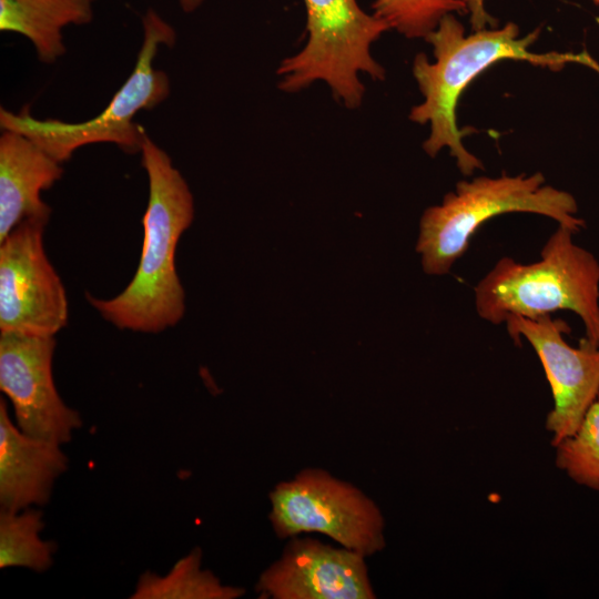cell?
Here are the masks:
<instances>
[{"mask_svg": "<svg viewBox=\"0 0 599 599\" xmlns=\"http://www.w3.org/2000/svg\"><path fill=\"white\" fill-rule=\"evenodd\" d=\"M541 28L520 37L519 27L507 22L501 28H485L465 34L463 23L455 14L445 16L436 29L425 39L432 47L435 61L424 53L413 61V74L423 101L413 106L409 120L429 123L430 133L424 142V151L432 158L448 148L464 175L483 170L481 161L463 144L464 134L456 122V106L466 87L486 69L501 60L527 61L554 71L567 63H580L599 73V63L588 52H532L530 47Z\"/></svg>", "mask_w": 599, "mask_h": 599, "instance_id": "cell-1", "label": "cell"}, {"mask_svg": "<svg viewBox=\"0 0 599 599\" xmlns=\"http://www.w3.org/2000/svg\"><path fill=\"white\" fill-rule=\"evenodd\" d=\"M142 166L149 182L142 220L143 245L129 285L110 300L87 294L89 303L120 329L160 333L183 317L185 296L175 268V250L193 222L192 192L169 154L144 134Z\"/></svg>", "mask_w": 599, "mask_h": 599, "instance_id": "cell-2", "label": "cell"}, {"mask_svg": "<svg viewBox=\"0 0 599 599\" xmlns=\"http://www.w3.org/2000/svg\"><path fill=\"white\" fill-rule=\"evenodd\" d=\"M572 234L559 225L535 263L501 257L475 287L479 316L501 324L509 315L534 319L572 311L583 322L585 339L599 347V263Z\"/></svg>", "mask_w": 599, "mask_h": 599, "instance_id": "cell-3", "label": "cell"}, {"mask_svg": "<svg viewBox=\"0 0 599 599\" xmlns=\"http://www.w3.org/2000/svg\"><path fill=\"white\" fill-rule=\"evenodd\" d=\"M527 212L551 217L573 233L585 226L575 197L545 184L540 173L502 174L460 181L441 204L424 211L416 251L425 273L447 274L467 251L475 232L488 220L505 213Z\"/></svg>", "mask_w": 599, "mask_h": 599, "instance_id": "cell-4", "label": "cell"}, {"mask_svg": "<svg viewBox=\"0 0 599 599\" xmlns=\"http://www.w3.org/2000/svg\"><path fill=\"white\" fill-rule=\"evenodd\" d=\"M143 42L131 74L105 109L84 122L35 119L26 105L18 113L0 109V126L26 135L50 156L62 163L80 149L94 143H112L129 154L141 152L146 131L134 116L152 110L170 94L165 72L153 67L161 45L171 48L175 31L159 13L149 9L142 19Z\"/></svg>", "mask_w": 599, "mask_h": 599, "instance_id": "cell-5", "label": "cell"}, {"mask_svg": "<svg viewBox=\"0 0 599 599\" xmlns=\"http://www.w3.org/2000/svg\"><path fill=\"white\" fill-rule=\"evenodd\" d=\"M304 4L307 39L301 51L277 68L278 88L295 93L323 81L337 102L358 108L365 94L359 73L385 79L370 48L390 28L356 0H304Z\"/></svg>", "mask_w": 599, "mask_h": 599, "instance_id": "cell-6", "label": "cell"}, {"mask_svg": "<svg viewBox=\"0 0 599 599\" xmlns=\"http://www.w3.org/2000/svg\"><path fill=\"white\" fill-rule=\"evenodd\" d=\"M270 501L268 517L278 538L319 532L364 557L386 546L379 507L361 489L324 469L306 468L280 481Z\"/></svg>", "mask_w": 599, "mask_h": 599, "instance_id": "cell-7", "label": "cell"}, {"mask_svg": "<svg viewBox=\"0 0 599 599\" xmlns=\"http://www.w3.org/2000/svg\"><path fill=\"white\" fill-rule=\"evenodd\" d=\"M47 221L29 219L0 242V332L54 336L68 323L61 278L43 247Z\"/></svg>", "mask_w": 599, "mask_h": 599, "instance_id": "cell-8", "label": "cell"}, {"mask_svg": "<svg viewBox=\"0 0 599 599\" xmlns=\"http://www.w3.org/2000/svg\"><path fill=\"white\" fill-rule=\"evenodd\" d=\"M505 323L514 342L519 345L520 337L526 338L544 366L554 398L546 428L555 446L577 432L599 395V347L585 338L577 348L570 346L564 338L569 325L550 315H509Z\"/></svg>", "mask_w": 599, "mask_h": 599, "instance_id": "cell-9", "label": "cell"}, {"mask_svg": "<svg viewBox=\"0 0 599 599\" xmlns=\"http://www.w3.org/2000/svg\"><path fill=\"white\" fill-rule=\"evenodd\" d=\"M54 336L0 334V389L11 400L17 426L59 445L82 425L60 397L52 376Z\"/></svg>", "mask_w": 599, "mask_h": 599, "instance_id": "cell-10", "label": "cell"}, {"mask_svg": "<svg viewBox=\"0 0 599 599\" xmlns=\"http://www.w3.org/2000/svg\"><path fill=\"white\" fill-rule=\"evenodd\" d=\"M365 558L342 546L292 537L255 590L271 599H374Z\"/></svg>", "mask_w": 599, "mask_h": 599, "instance_id": "cell-11", "label": "cell"}, {"mask_svg": "<svg viewBox=\"0 0 599 599\" xmlns=\"http://www.w3.org/2000/svg\"><path fill=\"white\" fill-rule=\"evenodd\" d=\"M61 445L23 433L0 399V505L20 511L43 506L54 481L68 469Z\"/></svg>", "mask_w": 599, "mask_h": 599, "instance_id": "cell-12", "label": "cell"}, {"mask_svg": "<svg viewBox=\"0 0 599 599\" xmlns=\"http://www.w3.org/2000/svg\"><path fill=\"white\" fill-rule=\"evenodd\" d=\"M63 174L61 163L26 135L3 130L0 136V242L21 222H49L51 209L41 199Z\"/></svg>", "mask_w": 599, "mask_h": 599, "instance_id": "cell-13", "label": "cell"}, {"mask_svg": "<svg viewBox=\"0 0 599 599\" xmlns=\"http://www.w3.org/2000/svg\"><path fill=\"white\" fill-rule=\"evenodd\" d=\"M91 0H0V30L26 37L38 59L55 62L67 49L62 30L93 19Z\"/></svg>", "mask_w": 599, "mask_h": 599, "instance_id": "cell-14", "label": "cell"}, {"mask_svg": "<svg viewBox=\"0 0 599 599\" xmlns=\"http://www.w3.org/2000/svg\"><path fill=\"white\" fill-rule=\"evenodd\" d=\"M202 551L193 549L160 576L143 573L131 599H235L245 593L241 587L225 586L210 570L202 569Z\"/></svg>", "mask_w": 599, "mask_h": 599, "instance_id": "cell-15", "label": "cell"}, {"mask_svg": "<svg viewBox=\"0 0 599 599\" xmlns=\"http://www.w3.org/2000/svg\"><path fill=\"white\" fill-rule=\"evenodd\" d=\"M43 528V515L39 509H1L0 568L23 567L37 572L48 570L53 564L57 544L40 537Z\"/></svg>", "mask_w": 599, "mask_h": 599, "instance_id": "cell-16", "label": "cell"}, {"mask_svg": "<svg viewBox=\"0 0 599 599\" xmlns=\"http://www.w3.org/2000/svg\"><path fill=\"white\" fill-rule=\"evenodd\" d=\"M373 14L407 39H426L447 14L464 13L463 0H375Z\"/></svg>", "mask_w": 599, "mask_h": 599, "instance_id": "cell-17", "label": "cell"}, {"mask_svg": "<svg viewBox=\"0 0 599 599\" xmlns=\"http://www.w3.org/2000/svg\"><path fill=\"white\" fill-rule=\"evenodd\" d=\"M556 447V466L573 481L599 490V399L588 409L577 432Z\"/></svg>", "mask_w": 599, "mask_h": 599, "instance_id": "cell-18", "label": "cell"}, {"mask_svg": "<svg viewBox=\"0 0 599 599\" xmlns=\"http://www.w3.org/2000/svg\"><path fill=\"white\" fill-rule=\"evenodd\" d=\"M473 31L494 28L497 20L486 10L485 0H463Z\"/></svg>", "mask_w": 599, "mask_h": 599, "instance_id": "cell-19", "label": "cell"}, {"mask_svg": "<svg viewBox=\"0 0 599 599\" xmlns=\"http://www.w3.org/2000/svg\"><path fill=\"white\" fill-rule=\"evenodd\" d=\"M204 0H179L181 9L186 12L191 13L195 11Z\"/></svg>", "mask_w": 599, "mask_h": 599, "instance_id": "cell-20", "label": "cell"}, {"mask_svg": "<svg viewBox=\"0 0 599 599\" xmlns=\"http://www.w3.org/2000/svg\"><path fill=\"white\" fill-rule=\"evenodd\" d=\"M590 1H592L596 6L599 7V0H590Z\"/></svg>", "mask_w": 599, "mask_h": 599, "instance_id": "cell-21", "label": "cell"}, {"mask_svg": "<svg viewBox=\"0 0 599 599\" xmlns=\"http://www.w3.org/2000/svg\"><path fill=\"white\" fill-rule=\"evenodd\" d=\"M91 1H93V0H91Z\"/></svg>", "mask_w": 599, "mask_h": 599, "instance_id": "cell-22", "label": "cell"}]
</instances>
